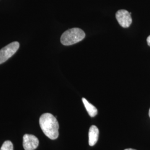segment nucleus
Returning <instances> with one entry per match:
<instances>
[{
    "label": "nucleus",
    "instance_id": "f257e3e1",
    "mask_svg": "<svg viewBox=\"0 0 150 150\" xmlns=\"http://www.w3.org/2000/svg\"><path fill=\"white\" fill-rule=\"evenodd\" d=\"M39 123L44 134L49 139H55L58 138L59 125L53 115L49 113H43L40 118Z\"/></svg>",
    "mask_w": 150,
    "mask_h": 150
},
{
    "label": "nucleus",
    "instance_id": "f03ea898",
    "mask_svg": "<svg viewBox=\"0 0 150 150\" xmlns=\"http://www.w3.org/2000/svg\"><path fill=\"white\" fill-rule=\"evenodd\" d=\"M85 36V33L80 28H71L63 33L61 37V42L64 46L72 45L80 42Z\"/></svg>",
    "mask_w": 150,
    "mask_h": 150
},
{
    "label": "nucleus",
    "instance_id": "7ed1b4c3",
    "mask_svg": "<svg viewBox=\"0 0 150 150\" xmlns=\"http://www.w3.org/2000/svg\"><path fill=\"white\" fill-rule=\"evenodd\" d=\"M20 47V43L15 41L7 45L0 50V64L4 63L16 53Z\"/></svg>",
    "mask_w": 150,
    "mask_h": 150
},
{
    "label": "nucleus",
    "instance_id": "20e7f679",
    "mask_svg": "<svg viewBox=\"0 0 150 150\" xmlns=\"http://www.w3.org/2000/svg\"><path fill=\"white\" fill-rule=\"evenodd\" d=\"M131 15L129 11L125 10H120L116 12V18L121 26L123 28H127L129 27L132 21Z\"/></svg>",
    "mask_w": 150,
    "mask_h": 150
},
{
    "label": "nucleus",
    "instance_id": "39448f33",
    "mask_svg": "<svg viewBox=\"0 0 150 150\" xmlns=\"http://www.w3.org/2000/svg\"><path fill=\"white\" fill-rule=\"evenodd\" d=\"M39 140L32 134H25L23 137V146L25 150H35L38 146Z\"/></svg>",
    "mask_w": 150,
    "mask_h": 150
},
{
    "label": "nucleus",
    "instance_id": "423d86ee",
    "mask_svg": "<svg viewBox=\"0 0 150 150\" xmlns=\"http://www.w3.org/2000/svg\"><path fill=\"white\" fill-rule=\"evenodd\" d=\"M98 136H99L98 129L95 125L91 126L89 129V132H88V137H89L88 144L90 146H93L96 144L98 139Z\"/></svg>",
    "mask_w": 150,
    "mask_h": 150
},
{
    "label": "nucleus",
    "instance_id": "0eeeda50",
    "mask_svg": "<svg viewBox=\"0 0 150 150\" xmlns=\"http://www.w3.org/2000/svg\"><path fill=\"white\" fill-rule=\"evenodd\" d=\"M82 102L84 104V106L86 108V110L88 115L91 116V117H93L96 116L98 113V111L96 107L94 106L93 105H92L90 102H88L85 98H82Z\"/></svg>",
    "mask_w": 150,
    "mask_h": 150
},
{
    "label": "nucleus",
    "instance_id": "6e6552de",
    "mask_svg": "<svg viewBox=\"0 0 150 150\" xmlns=\"http://www.w3.org/2000/svg\"><path fill=\"white\" fill-rule=\"evenodd\" d=\"M0 150H13V146L10 141H6L2 144Z\"/></svg>",
    "mask_w": 150,
    "mask_h": 150
},
{
    "label": "nucleus",
    "instance_id": "1a4fd4ad",
    "mask_svg": "<svg viewBox=\"0 0 150 150\" xmlns=\"http://www.w3.org/2000/svg\"><path fill=\"white\" fill-rule=\"evenodd\" d=\"M147 44L148 45L150 46V35L147 38Z\"/></svg>",
    "mask_w": 150,
    "mask_h": 150
},
{
    "label": "nucleus",
    "instance_id": "9d476101",
    "mask_svg": "<svg viewBox=\"0 0 150 150\" xmlns=\"http://www.w3.org/2000/svg\"><path fill=\"white\" fill-rule=\"evenodd\" d=\"M125 150H134V149H125Z\"/></svg>",
    "mask_w": 150,
    "mask_h": 150
},
{
    "label": "nucleus",
    "instance_id": "9b49d317",
    "mask_svg": "<svg viewBox=\"0 0 150 150\" xmlns=\"http://www.w3.org/2000/svg\"><path fill=\"white\" fill-rule=\"evenodd\" d=\"M149 116H150V110H149Z\"/></svg>",
    "mask_w": 150,
    "mask_h": 150
}]
</instances>
